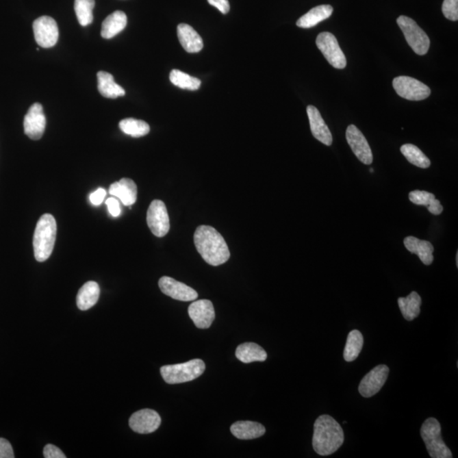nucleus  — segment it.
Returning a JSON list of instances; mask_svg holds the SVG:
<instances>
[{
  "mask_svg": "<svg viewBox=\"0 0 458 458\" xmlns=\"http://www.w3.org/2000/svg\"><path fill=\"white\" fill-rule=\"evenodd\" d=\"M194 246L209 265L225 264L230 258V251L225 238L211 226H199L194 236Z\"/></svg>",
  "mask_w": 458,
  "mask_h": 458,
  "instance_id": "obj_1",
  "label": "nucleus"
},
{
  "mask_svg": "<svg viewBox=\"0 0 458 458\" xmlns=\"http://www.w3.org/2000/svg\"><path fill=\"white\" fill-rule=\"evenodd\" d=\"M344 434L342 426L329 415H322L314 424L312 446L320 456H329L343 445Z\"/></svg>",
  "mask_w": 458,
  "mask_h": 458,
  "instance_id": "obj_2",
  "label": "nucleus"
},
{
  "mask_svg": "<svg viewBox=\"0 0 458 458\" xmlns=\"http://www.w3.org/2000/svg\"><path fill=\"white\" fill-rule=\"evenodd\" d=\"M58 225L51 214H44L39 218L34 236L35 259L44 262L51 257L54 250Z\"/></svg>",
  "mask_w": 458,
  "mask_h": 458,
  "instance_id": "obj_3",
  "label": "nucleus"
},
{
  "mask_svg": "<svg viewBox=\"0 0 458 458\" xmlns=\"http://www.w3.org/2000/svg\"><path fill=\"white\" fill-rule=\"evenodd\" d=\"M205 370V364L201 359H194L187 363L166 365L161 368L163 379L169 385H176L194 381Z\"/></svg>",
  "mask_w": 458,
  "mask_h": 458,
  "instance_id": "obj_4",
  "label": "nucleus"
},
{
  "mask_svg": "<svg viewBox=\"0 0 458 458\" xmlns=\"http://www.w3.org/2000/svg\"><path fill=\"white\" fill-rule=\"evenodd\" d=\"M426 448L432 458H452L453 453L442 437V426L437 420L429 418L422 424L420 431Z\"/></svg>",
  "mask_w": 458,
  "mask_h": 458,
  "instance_id": "obj_5",
  "label": "nucleus"
},
{
  "mask_svg": "<svg viewBox=\"0 0 458 458\" xmlns=\"http://www.w3.org/2000/svg\"><path fill=\"white\" fill-rule=\"evenodd\" d=\"M400 30L403 31L405 38L413 51L418 55L427 54L431 40L425 31L418 26L416 21L410 17L400 16L396 20Z\"/></svg>",
  "mask_w": 458,
  "mask_h": 458,
  "instance_id": "obj_6",
  "label": "nucleus"
},
{
  "mask_svg": "<svg viewBox=\"0 0 458 458\" xmlns=\"http://www.w3.org/2000/svg\"><path fill=\"white\" fill-rule=\"evenodd\" d=\"M393 88L397 94L408 101H420L429 97L431 88L415 78L400 76L394 78Z\"/></svg>",
  "mask_w": 458,
  "mask_h": 458,
  "instance_id": "obj_7",
  "label": "nucleus"
},
{
  "mask_svg": "<svg viewBox=\"0 0 458 458\" xmlns=\"http://www.w3.org/2000/svg\"><path fill=\"white\" fill-rule=\"evenodd\" d=\"M319 51L322 53L328 62L336 69H344L346 66V58L335 35L328 31L318 34L316 40Z\"/></svg>",
  "mask_w": 458,
  "mask_h": 458,
  "instance_id": "obj_8",
  "label": "nucleus"
},
{
  "mask_svg": "<svg viewBox=\"0 0 458 458\" xmlns=\"http://www.w3.org/2000/svg\"><path fill=\"white\" fill-rule=\"evenodd\" d=\"M35 40L42 48L54 47L59 39V28L51 16H42L34 21Z\"/></svg>",
  "mask_w": 458,
  "mask_h": 458,
  "instance_id": "obj_9",
  "label": "nucleus"
},
{
  "mask_svg": "<svg viewBox=\"0 0 458 458\" xmlns=\"http://www.w3.org/2000/svg\"><path fill=\"white\" fill-rule=\"evenodd\" d=\"M147 225L156 237L162 238L168 233L170 220L164 202L159 200L151 202L147 212Z\"/></svg>",
  "mask_w": 458,
  "mask_h": 458,
  "instance_id": "obj_10",
  "label": "nucleus"
},
{
  "mask_svg": "<svg viewBox=\"0 0 458 458\" xmlns=\"http://www.w3.org/2000/svg\"><path fill=\"white\" fill-rule=\"evenodd\" d=\"M390 369L386 365H379L372 369L361 379L358 390L361 396L369 398L376 395L385 385L388 378Z\"/></svg>",
  "mask_w": 458,
  "mask_h": 458,
  "instance_id": "obj_11",
  "label": "nucleus"
},
{
  "mask_svg": "<svg viewBox=\"0 0 458 458\" xmlns=\"http://www.w3.org/2000/svg\"><path fill=\"white\" fill-rule=\"evenodd\" d=\"M24 132L31 140H40L44 135L46 127V117L42 106L39 103H34L24 118Z\"/></svg>",
  "mask_w": 458,
  "mask_h": 458,
  "instance_id": "obj_12",
  "label": "nucleus"
},
{
  "mask_svg": "<svg viewBox=\"0 0 458 458\" xmlns=\"http://www.w3.org/2000/svg\"><path fill=\"white\" fill-rule=\"evenodd\" d=\"M346 137L351 151L356 155L357 159L365 165H371L374 157L371 148L363 133L356 126L350 125L347 127Z\"/></svg>",
  "mask_w": 458,
  "mask_h": 458,
  "instance_id": "obj_13",
  "label": "nucleus"
},
{
  "mask_svg": "<svg viewBox=\"0 0 458 458\" xmlns=\"http://www.w3.org/2000/svg\"><path fill=\"white\" fill-rule=\"evenodd\" d=\"M161 424V417L157 411L152 409L138 411L129 420L130 428L138 434H151L157 431Z\"/></svg>",
  "mask_w": 458,
  "mask_h": 458,
  "instance_id": "obj_14",
  "label": "nucleus"
},
{
  "mask_svg": "<svg viewBox=\"0 0 458 458\" xmlns=\"http://www.w3.org/2000/svg\"><path fill=\"white\" fill-rule=\"evenodd\" d=\"M159 287L162 292L174 300L192 301L196 300L198 293L186 283L177 281L170 277H162L159 280Z\"/></svg>",
  "mask_w": 458,
  "mask_h": 458,
  "instance_id": "obj_15",
  "label": "nucleus"
},
{
  "mask_svg": "<svg viewBox=\"0 0 458 458\" xmlns=\"http://www.w3.org/2000/svg\"><path fill=\"white\" fill-rule=\"evenodd\" d=\"M189 315L192 321L199 329H209L215 319L214 307L211 301L200 300L190 305Z\"/></svg>",
  "mask_w": 458,
  "mask_h": 458,
  "instance_id": "obj_16",
  "label": "nucleus"
},
{
  "mask_svg": "<svg viewBox=\"0 0 458 458\" xmlns=\"http://www.w3.org/2000/svg\"><path fill=\"white\" fill-rule=\"evenodd\" d=\"M307 112L312 135L316 140L327 147H330L333 143L332 133L322 119L320 112L314 105H308Z\"/></svg>",
  "mask_w": 458,
  "mask_h": 458,
  "instance_id": "obj_17",
  "label": "nucleus"
},
{
  "mask_svg": "<svg viewBox=\"0 0 458 458\" xmlns=\"http://www.w3.org/2000/svg\"><path fill=\"white\" fill-rule=\"evenodd\" d=\"M109 193L123 202L124 205L131 207L137 201L138 188L132 179H120L110 186Z\"/></svg>",
  "mask_w": 458,
  "mask_h": 458,
  "instance_id": "obj_18",
  "label": "nucleus"
},
{
  "mask_svg": "<svg viewBox=\"0 0 458 458\" xmlns=\"http://www.w3.org/2000/svg\"><path fill=\"white\" fill-rule=\"evenodd\" d=\"M177 37L181 45L188 53H198L204 47L202 38L190 25L179 24L177 26Z\"/></svg>",
  "mask_w": 458,
  "mask_h": 458,
  "instance_id": "obj_19",
  "label": "nucleus"
},
{
  "mask_svg": "<svg viewBox=\"0 0 458 458\" xmlns=\"http://www.w3.org/2000/svg\"><path fill=\"white\" fill-rule=\"evenodd\" d=\"M404 246L411 254L418 255L424 265H431L432 262H434L433 252H434L435 249L429 241L421 240L414 236H408L405 238Z\"/></svg>",
  "mask_w": 458,
  "mask_h": 458,
  "instance_id": "obj_20",
  "label": "nucleus"
},
{
  "mask_svg": "<svg viewBox=\"0 0 458 458\" xmlns=\"http://www.w3.org/2000/svg\"><path fill=\"white\" fill-rule=\"evenodd\" d=\"M231 433L240 440H253L265 435L266 429L260 422L239 421L230 428Z\"/></svg>",
  "mask_w": 458,
  "mask_h": 458,
  "instance_id": "obj_21",
  "label": "nucleus"
},
{
  "mask_svg": "<svg viewBox=\"0 0 458 458\" xmlns=\"http://www.w3.org/2000/svg\"><path fill=\"white\" fill-rule=\"evenodd\" d=\"M127 17L125 13L116 10L106 17L103 21L101 36L105 39H111L116 36L127 27Z\"/></svg>",
  "mask_w": 458,
  "mask_h": 458,
  "instance_id": "obj_22",
  "label": "nucleus"
},
{
  "mask_svg": "<svg viewBox=\"0 0 458 458\" xmlns=\"http://www.w3.org/2000/svg\"><path fill=\"white\" fill-rule=\"evenodd\" d=\"M333 12V7L329 5H322L314 7L309 10L307 14L301 16L297 21V27L301 28H311L317 26L318 24L322 23L331 16Z\"/></svg>",
  "mask_w": 458,
  "mask_h": 458,
  "instance_id": "obj_23",
  "label": "nucleus"
},
{
  "mask_svg": "<svg viewBox=\"0 0 458 458\" xmlns=\"http://www.w3.org/2000/svg\"><path fill=\"white\" fill-rule=\"evenodd\" d=\"M101 289L97 283L88 281L81 286L77 296V307L81 311H87L98 303Z\"/></svg>",
  "mask_w": 458,
  "mask_h": 458,
  "instance_id": "obj_24",
  "label": "nucleus"
},
{
  "mask_svg": "<svg viewBox=\"0 0 458 458\" xmlns=\"http://www.w3.org/2000/svg\"><path fill=\"white\" fill-rule=\"evenodd\" d=\"M98 90L99 93L105 98L116 99L125 95L126 92L114 80V77L106 72H99Z\"/></svg>",
  "mask_w": 458,
  "mask_h": 458,
  "instance_id": "obj_25",
  "label": "nucleus"
},
{
  "mask_svg": "<svg viewBox=\"0 0 458 458\" xmlns=\"http://www.w3.org/2000/svg\"><path fill=\"white\" fill-rule=\"evenodd\" d=\"M236 357L244 364L253 361H265L268 354L262 346L255 343H244L240 344L236 349Z\"/></svg>",
  "mask_w": 458,
  "mask_h": 458,
  "instance_id": "obj_26",
  "label": "nucleus"
},
{
  "mask_svg": "<svg viewBox=\"0 0 458 458\" xmlns=\"http://www.w3.org/2000/svg\"><path fill=\"white\" fill-rule=\"evenodd\" d=\"M422 299L417 292L413 291L407 297H400L398 299L399 308L405 319L413 321L420 314Z\"/></svg>",
  "mask_w": 458,
  "mask_h": 458,
  "instance_id": "obj_27",
  "label": "nucleus"
},
{
  "mask_svg": "<svg viewBox=\"0 0 458 458\" xmlns=\"http://www.w3.org/2000/svg\"><path fill=\"white\" fill-rule=\"evenodd\" d=\"M409 200L414 204L424 205L433 215L438 216L443 212V207L434 194L427 191L414 190L410 192Z\"/></svg>",
  "mask_w": 458,
  "mask_h": 458,
  "instance_id": "obj_28",
  "label": "nucleus"
},
{
  "mask_svg": "<svg viewBox=\"0 0 458 458\" xmlns=\"http://www.w3.org/2000/svg\"><path fill=\"white\" fill-rule=\"evenodd\" d=\"M364 336L358 330H353L347 337L344 358L346 361H353L359 356L364 346Z\"/></svg>",
  "mask_w": 458,
  "mask_h": 458,
  "instance_id": "obj_29",
  "label": "nucleus"
},
{
  "mask_svg": "<svg viewBox=\"0 0 458 458\" xmlns=\"http://www.w3.org/2000/svg\"><path fill=\"white\" fill-rule=\"evenodd\" d=\"M120 129L125 134L133 138L144 137L150 133L151 127L144 120L126 118L120 120Z\"/></svg>",
  "mask_w": 458,
  "mask_h": 458,
  "instance_id": "obj_30",
  "label": "nucleus"
},
{
  "mask_svg": "<svg viewBox=\"0 0 458 458\" xmlns=\"http://www.w3.org/2000/svg\"><path fill=\"white\" fill-rule=\"evenodd\" d=\"M400 152L406 157L408 162L414 166L422 169L429 168L431 166V161L422 153L420 148L415 147L414 144H403L400 147Z\"/></svg>",
  "mask_w": 458,
  "mask_h": 458,
  "instance_id": "obj_31",
  "label": "nucleus"
},
{
  "mask_svg": "<svg viewBox=\"0 0 458 458\" xmlns=\"http://www.w3.org/2000/svg\"><path fill=\"white\" fill-rule=\"evenodd\" d=\"M94 5V0H75L74 10L81 26L86 27L93 23Z\"/></svg>",
  "mask_w": 458,
  "mask_h": 458,
  "instance_id": "obj_32",
  "label": "nucleus"
},
{
  "mask_svg": "<svg viewBox=\"0 0 458 458\" xmlns=\"http://www.w3.org/2000/svg\"><path fill=\"white\" fill-rule=\"evenodd\" d=\"M170 81L176 87L191 91L198 90L201 81L196 77H191L189 74L181 72L179 70H173L170 73Z\"/></svg>",
  "mask_w": 458,
  "mask_h": 458,
  "instance_id": "obj_33",
  "label": "nucleus"
},
{
  "mask_svg": "<svg viewBox=\"0 0 458 458\" xmlns=\"http://www.w3.org/2000/svg\"><path fill=\"white\" fill-rule=\"evenodd\" d=\"M442 12L446 19L457 21L458 20V0H444Z\"/></svg>",
  "mask_w": 458,
  "mask_h": 458,
  "instance_id": "obj_34",
  "label": "nucleus"
},
{
  "mask_svg": "<svg viewBox=\"0 0 458 458\" xmlns=\"http://www.w3.org/2000/svg\"><path fill=\"white\" fill-rule=\"evenodd\" d=\"M44 457L45 458H66V456L58 446L48 444L44 448Z\"/></svg>",
  "mask_w": 458,
  "mask_h": 458,
  "instance_id": "obj_35",
  "label": "nucleus"
},
{
  "mask_svg": "<svg viewBox=\"0 0 458 458\" xmlns=\"http://www.w3.org/2000/svg\"><path fill=\"white\" fill-rule=\"evenodd\" d=\"M14 450L8 440L0 438V458H14Z\"/></svg>",
  "mask_w": 458,
  "mask_h": 458,
  "instance_id": "obj_36",
  "label": "nucleus"
},
{
  "mask_svg": "<svg viewBox=\"0 0 458 458\" xmlns=\"http://www.w3.org/2000/svg\"><path fill=\"white\" fill-rule=\"evenodd\" d=\"M106 205H107L109 212L111 213V215L113 216H120V207L119 201L116 200V198H109L105 201Z\"/></svg>",
  "mask_w": 458,
  "mask_h": 458,
  "instance_id": "obj_37",
  "label": "nucleus"
},
{
  "mask_svg": "<svg viewBox=\"0 0 458 458\" xmlns=\"http://www.w3.org/2000/svg\"><path fill=\"white\" fill-rule=\"evenodd\" d=\"M211 5L216 7L220 12L228 14L230 10L229 0H207Z\"/></svg>",
  "mask_w": 458,
  "mask_h": 458,
  "instance_id": "obj_38",
  "label": "nucleus"
},
{
  "mask_svg": "<svg viewBox=\"0 0 458 458\" xmlns=\"http://www.w3.org/2000/svg\"><path fill=\"white\" fill-rule=\"evenodd\" d=\"M106 191L104 189H102V188H99V189L90 194V199L91 203L94 205H101L102 202L104 201Z\"/></svg>",
  "mask_w": 458,
  "mask_h": 458,
  "instance_id": "obj_39",
  "label": "nucleus"
},
{
  "mask_svg": "<svg viewBox=\"0 0 458 458\" xmlns=\"http://www.w3.org/2000/svg\"><path fill=\"white\" fill-rule=\"evenodd\" d=\"M456 262H457V267H458V254H457Z\"/></svg>",
  "mask_w": 458,
  "mask_h": 458,
  "instance_id": "obj_40",
  "label": "nucleus"
},
{
  "mask_svg": "<svg viewBox=\"0 0 458 458\" xmlns=\"http://www.w3.org/2000/svg\"><path fill=\"white\" fill-rule=\"evenodd\" d=\"M371 173H374V169H370Z\"/></svg>",
  "mask_w": 458,
  "mask_h": 458,
  "instance_id": "obj_41",
  "label": "nucleus"
}]
</instances>
